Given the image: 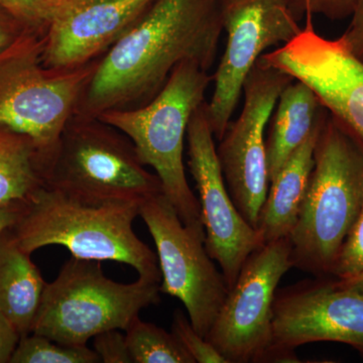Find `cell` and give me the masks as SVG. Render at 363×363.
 <instances>
[{
  "label": "cell",
  "instance_id": "obj_8",
  "mask_svg": "<svg viewBox=\"0 0 363 363\" xmlns=\"http://www.w3.org/2000/svg\"><path fill=\"white\" fill-rule=\"evenodd\" d=\"M140 216L156 245L161 294L179 298L206 338L229 289L205 247V231L184 224L164 193L143 202Z\"/></svg>",
  "mask_w": 363,
  "mask_h": 363
},
{
  "label": "cell",
  "instance_id": "obj_24",
  "mask_svg": "<svg viewBox=\"0 0 363 363\" xmlns=\"http://www.w3.org/2000/svg\"><path fill=\"white\" fill-rule=\"evenodd\" d=\"M357 4V0H291L290 7L297 21L314 14H322L331 21H342L352 16Z\"/></svg>",
  "mask_w": 363,
  "mask_h": 363
},
{
  "label": "cell",
  "instance_id": "obj_14",
  "mask_svg": "<svg viewBox=\"0 0 363 363\" xmlns=\"http://www.w3.org/2000/svg\"><path fill=\"white\" fill-rule=\"evenodd\" d=\"M45 33L43 63L74 69L104 57L156 0H59Z\"/></svg>",
  "mask_w": 363,
  "mask_h": 363
},
{
  "label": "cell",
  "instance_id": "obj_1",
  "mask_svg": "<svg viewBox=\"0 0 363 363\" xmlns=\"http://www.w3.org/2000/svg\"><path fill=\"white\" fill-rule=\"evenodd\" d=\"M222 30L218 0H156L100 60L75 114L98 117L143 106L185 60L209 70Z\"/></svg>",
  "mask_w": 363,
  "mask_h": 363
},
{
  "label": "cell",
  "instance_id": "obj_25",
  "mask_svg": "<svg viewBox=\"0 0 363 363\" xmlns=\"http://www.w3.org/2000/svg\"><path fill=\"white\" fill-rule=\"evenodd\" d=\"M93 350L104 363H133L125 335L119 329L101 332L93 337Z\"/></svg>",
  "mask_w": 363,
  "mask_h": 363
},
{
  "label": "cell",
  "instance_id": "obj_11",
  "mask_svg": "<svg viewBox=\"0 0 363 363\" xmlns=\"http://www.w3.org/2000/svg\"><path fill=\"white\" fill-rule=\"evenodd\" d=\"M291 0H218L227 45L214 74L215 88L207 113L215 140L225 133L248 74L262 52L292 42L302 32Z\"/></svg>",
  "mask_w": 363,
  "mask_h": 363
},
{
  "label": "cell",
  "instance_id": "obj_29",
  "mask_svg": "<svg viewBox=\"0 0 363 363\" xmlns=\"http://www.w3.org/2000/svg\"><path fill=\"white\" fill-rule=\"evenodd\" d=\"M21 207L0 208V236L13 225Z\"/></svg>",
  "mask_w": 363,
  "mask_h": 363
},
{
  "label": "cell",
  "instance_id": "obj_27",
  "mask_svg": "<svg viewBox=\"0 0 363 363\" xmlns=\"http://www.w3.org/2000/svg\"><path fill=\"white\" fill-rule=\"evenodd\" d=\"M28 30L16 16L0 6V52L11 47Z\"/></svg>",
  "mask_w": 363,
  "mask_h": 363
},
{
  "label": "cell",
  "instance_id": "obj_10",
  "mask_svg": "<svg viewBox=\"0 0 363 363\" xmlns=\"http://www.w3.org/2000/svg\"><path fill=\"white\" fill-rule=\"evenodd\" d=\"M291 267L289 238L264 243L241 267L206 336L228 363L267 362L274 297Z\"/></svg>",
  "mask_w": 363,
  "mask_h": 363
},
{
  "label": "cell",
  "instance_id": "obj_28",
  "mask_svg": "<svg viewBox=\"0 0 363 363\" xmlns=\"http://www.w3.org/2000/svg\"><path fill=\"white\" fill-rule=\"evenodd\" d=\"M21 338L13 324L0 311V363H11Z\"/></svg>",
  "mask_w": 363,
  "mask_h": 363
},
{
  "label": "cell",
  "instance_id": "obj_3",
  "mask_svg": "<svg viewBox=\"0 0 363 363\" xmlns=\"http://www.w3.org/2000/svg\"><path fill=\"white\" fill-rule=\"evenodd\" d=\"M363 199V147L328 112L318 138L314 168L289 236L293 267L331 276Z\"/></svg>",
  "mask_w": 363,
  "mask_h": 363
},
{
  "label": "cell",
  "instance_id": "obj_16",
  "mask_svg": "<svg viewBox=\"0 0 363 363\" xmlns=\"http://www.w3.org/2000/svg\"><path fill=\"white\" fill-rule=\"evenodd\" d=\"M326 111L314 91L302 81L295 79L283 90L266 140L269 183Z\"/></svg>",
  "mask_w": 363,
  "mask_h": 363
},
{
  "label": "cell",
  "instance_id": "obj_9",
  "mask_svg": "<svg viewBox=\"0 0 363 363\" xmlns=\"http://www.w3.org/2000/svg\"><path fill=\"white\" fill-rule=\"evenodd\" d=\"M295 78L257 60L243 84L245 105L219 140L217 157L231 199L257 229L269 188L264 130L279 95Z\"/></svg>",
  "mask_w": 363,
  "mask_h": 363
},
{
  "label": "cell",
  "instance_id": "obj_30",
  "mask_svg": "<svg viewBox=\"0 0 363 363\" xmlns=\"http://www.w3.org/2000/svg\"><path fill=\"white\" fill-rule=\"evenodd\" d=\"M340 281H342L344 285L350 286L352 290L357 291V292L363 295V274L353 279H346V281L340 279Z\"/></svg>",
  "mask_w": 363,
  "mask_h": 363
},
{
  "label": "cell",
  "instance_id": "obj_4",
  "mask_svg": "<svg viewBox=\"0 0 363 363\" xmlns=\"http://www.w3.org/2000/svg\"><path fill=\"white\" fill-rule=\"evenodd\" d=\"M135 145L98 117L74 114L43 162L44 186L83 204L138 203L162 194Z\"/></svg>",
  "mask_w": 363,
  "mask_h": 363
},
{
  "label": "cell",
  "instance_id": "obj_2",
  "mask_svg": "<svg viewBox=\"0 0 363 363\" xmlns=\"http://www.w3.org/2000/svg\"><path fill=\"white\" fill-rule=\"evenodd\" d=\"M140 206L130 202L83 204L42 186L21 205L9 230L28 255L60 245L76 259L121 262L135 269L138 278L161 283L156 253L133 231Z\"/></svg>",
  "mask_w": 363,
  "mask_h": 363
},
{
  "label": "cell",
  "instance_id": "obj_13",
  "mask_svg": "<svg viewBox=\"0 0 363 363\" xmlns=\"http://www.w3.org/2000/svg\"><path fill=\"white\" fill-rule=\"evenodd\" d=\"M187 140L189 168L199 193L205 247L211 259L218 262L230 289L241 267L264 240L259 231L243 218L229 194L217 157L206 101L189 121Z\"/></svg>",
  "mask_w": 363,
  "mask_h": 363
},
{
  "label": "cell",
  "instance_id": "obj_23",
  "mask_svg": "<svg viewBox=\"0 0 363 363\" xmlns=\"http://www.w3.org/2000/svg\"><path fill=\"white\" fill-rule=\"evenodd\" d=\"M363 274V199L357 220L348 233L331 276L350 279Z\"/></svg>",
  "mask_w": 363,
  "mask_h": 363
},
{
  "label": "cell",
  "instance_id": "obj_6",
  "mask_svg": "<svg viewBox=\"0 0 363 363\" xmlns=\"http://www.w3.org/2000/svg\"><path fill=\"white\" fill-rule=\"evenodd\" d=\"M45 33L26 32L0 52V124L28 135L42 162L76 113L101 58L74 69L43 63Z\"/></svg>",
  "mask_w": 363,
  "mask_h": 363
},
{
  "label": "cell",
  "instance_id": "obj_15",
  "mask_svg": "<svg viewBox=\"0 0 363 363\" xmlns=\"http://www.w3.org/2000/svg\"><path fill=\"white\" fill-rule=\"evenodd\" d=\"M328 111L271 181L257 230L264 243L289 238L297 223L314 168V152Z\"/></svg>",
  "mask_w": 363,
  "mask_h": 363
},
{
  "label": "cell",
  "instance_id": "obj_18",
  "mask_svg": "<svg viewBox=\"0 0 363 363\" xmlns=\"http://www.w3.org/2000/svg\"><path fill=\"white\" fill-rule=\"evenodd\" d=\"M42 186L37 145L28 135L0 124V208L21 207Z\"/></svg>",
  "mask_w": 363,
  "mask_h": 363
},
{
  "label": "cell",
  "instance_id": "obj_17",
  "mask_svg": "<svg viewBox=\"0 0 363 363\" xmlns=\"http://www.w3.org/2000/svg\"><path fill=\"white\" fill-rule=\"evenodd\" d=\"M45 284L30 255L18 247L7 229L0 236V311L21 337L32 333Z\"/></svg>",
  "mask_w": 363,
  "mask_h": 363
},
{
  "label": "cell",
  "instance_id": "obj_5",
  "mask_svg": "<svg viewBox=\"0 0 363 363\" xmlns=\"http://www.w3.org/2000/svg\"><path fill=\"white\" fill-rule=\"evenodd\" d=\"M207 72L197 62L185 60L147 104L98 116L128 136L143 164L155 169L164 194L183 223L203 230L199 201L189 185L183 157L189 121L204 104L208 86L213 81Z\"/></svg>",
  "mask_w": 363,
  "mask_h": 363
},
{
  "label": "cell",
  "instance_id": "obj_22",
  "mask_svg": "<svg viewBox=\"0 0 363 363\" xmlns=\"http://www.w3.org/2000/svg\"><path fill=\"white\" fill-rule=\"evenodd\" d=\"M4 7L33 32L45 33L60 6L59 0H0Z\"/></svg>",
  "mask_w": 363,
  "mask_h": 363
},
{
  "label": "cell",
  "instance_id": "obj_19",
  "mask_svg": "<svg viewBox=\"0 0 363 363\" xmlns=\"http://www.w3.org/2000/svg\"><path fill=\"white\" fill-rule=\"evenodd\" d=\"M125 338L133 362L195 363L173 332L143 322L138 316L125 329Z\"/></svg>",
  "mask_w": 363,
  "mask_h": 363
},
{
  "label": "cell",
  "instance_id": "obj_7",
  "mask_svg": "<svg viewBox=\"0 0 363 363\" xmlns=\"http://www.w3.org/2000/svg\"><path fill=\"white\" fill-rule=\"evenodd\" d=\"M101 262L72 257L45 284L32 333L68 346H85L101 332L128 328L140 312L161 301L160 283L107 278Z\"/></svg>",
  "mask_w": 363,
  "mask_h": 363
},
{
  "label": "cell",
  "instance_id": "obj_26",
  "mask_svg": "<svg viewBox=\"0 0 363 363\" xmlns=\"http://www.w3.org/2000/svg\"><path fill=\"white\" fill-rule=\"evenodd\" d=\"M347 30L339 40L358 60L363 62V0H357Z\"/></svg>",
  "mask_w": 363,
  "mask_h": 363
},
{
  "label": "cell",
  "instance_id": "obj_21",
  "mask_svg": "<svg viewBox=\"0 0 363 363\" xmlns=\"http://www.w3.org/2000/svg\"><path fill=\"white\" fill-rule=\"evenodd\" d=\"M172 332L195 363H228L206 338L195 330L190 320L180 310L174 314Z\"/></svg>",
  "mask_w": 363,
  "mask_h": 363
},
{
  "label": "cell",
  "instance_id": "obj_20",
  "mask_svg": "<svg viewBox=\"0 0 363 363\" xmlns=\"http://www.w3.org/2000/svg\"><path fill=\"white\" fill-rule=\"evenodd\" d=\"M101 362L94 350L85 346H68L45 336L30 333L23 336L11 363Z\"/></svg>",
  "mask_w": 363,
  "mask_h": 363
},
{
  "label": "cell",
  "instance_id": "obj_12",
  "mask_svg": "<svg viewBox=\"0 0 363 363\" xmlns=\"http://www.w3.org/2000/svg\"><path fill=\"white\" fill-rule=\"evenodd\" d=\"M322 341L347 344L363 354V295L338 279L277 291L267 362H296V348Z\"/></svg>",
  "mask_w": 363,
  "mask_h": 363
}]
</instances>
